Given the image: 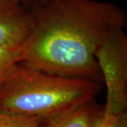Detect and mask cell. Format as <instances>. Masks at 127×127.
Wrapping results in <instances>:
<instances>
[{
	"instance_id": "6da1fadb",
	"label": "cell",
	"mask_w": 127,
	"mask_h": 127,
	"mask_svg": "<svg viewBox=\"0 0 127 127\" xmlns=\"http://www.w3.org/2000/svg\"><path fill=\"white\" fill-rule=\"evenodd\" d=\"M34 13L21 62L66 77L95 81L100 72L95 57L97 47L127 26L126 11L109 1L46 0Z\"/></svg>"
},
{
	"instance_id": "7a4b0ae2",
	"label": "cell",
	"mask_w": 127,
	"mask_h": 127,
	"mask_svg": "<svg viewBox=\"0 0 127 127\" xmlns=\"http://www.w3.org/2000/svg\"><path fill=\"white\" fill-rule=\"evenodd\" d=\"M100 90L95 81L56 75L21 63L0 90V110L50 122L93 100Z\"/></svg>"
},
{
	"instance_id": "3957f363",
	"label": "cell",
	"mask_w": 127,
	"mask_h": 127,
	"mask_svg": "<svg viewBox=\"0 0 127 127\" xmlns=\"http://www.w3.org/2000/svg\"><path fill=\"white\" fill-rule=\"evenodd\" d=\"M95 57L107 87L105 114H117L127 108V36L124 28L109 34L95 51Z\"/></svg>"
},
{
	"instance_id": "277c9868",
	"label": "cell",
	"mask_w": 127,
	"mask_h": 127,
	"mask_svg": "<svg viewBox=\"0 0 127 127\" xmlns=\"http://www.w3.org/2000/svg\"><path fill=\"white\" fill-rule=\"evenodd\" d=\"M35 18V13L22 0H0V46L22 45Z\"/></svg>"
},
{
	"instance_id": "5b68a950",
	"label": "cell",
	"mask_w": 127,
	"mask_h": 127,
	"mask_svg": "<svg viewBox=\"0 0 127 127\" xmlns=\"http://www.w3.org/2000/svg\"><path fill=\"white\" fill-rule=\"evenodd\" d=\"M102 111L92 100L55 120V127H93Z\"/></svg>"
},
{
	"instance_id": "8992f818",
	"label": "cell",
	"mask_w": 127,
	"mask_h": 127,
	"mask_svg": "<svg viewBox=\"0 0 127 127\" xmlns=\"http://www.w3.org/2000/svg\"><path fill=\"white\" fill-rule=\"evenodd\" d=\"M22 46H0V90L21 63Z\"/></svg>"
},
{
	"instance_id": "52a82bcc",
	"label": "cell",
	"mask_w": 127,
	"mask_h": 127,
	"mask_svg": "<svg viewBox=\"0 0 127 127\" xmlns=\"http://www.w3.org/2000/svg\"><path fill=\"white\" fill-rule=\"evenodd\" d=\"M38 119L0 110V127H40Z\"/></svg>"
},
{
	"instance_id": "ba28073f",
	"label": "cell",
	"mask_w": 127,
	"mask_h": 127,
	"mask_svg": "<svg viewBox=\"0 0 127 127\" xmlns=\"http://www.w3.org/2000/svg\"><path fill=\"white\" fill-rule=\"evenodd\" d=\"M93 127H127V111L117 114H105L102 109Z\"/></svg>"
},
{
	"instance_id": "9c48e42d",
	"label": "cell",
	"mask_w": 127,
	"mask_h": 127,
	"mask_svg": "<svg viewBox=\"0 0 127 127\" xmlns=\"http://www.w3.org/2000/svg\"><path fill=\"white\" fill-rule=\"evenodd\" d=\"M23 2L33 12L45 4L46 0H22Z\"/></svg>"
},
{
	"instance_id": "30bf717a",
	"label": "cell",
	"mask_w": 127,
	"mask_h": 127,
	"mask_svg": "<svg viewBox=\"0 0 127 127\" xmlns=\"http://www.w3.org/2000/svg\"><path fill=\"white\" fill-rule=\"evenodd\" d=\"M40 127H55V120L52 121V122H50L42 123L41 124Z\"/></svg>"
}]
</instances>
